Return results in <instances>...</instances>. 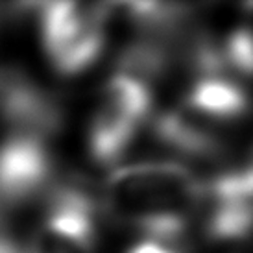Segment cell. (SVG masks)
<instances>
[{"instance_id":"cell-6","label":"cell","mask_w":253,"mask_h":253,"mask_svg":"<svg viewBox=\"0 0 253 253\" xmlns=\"http://www.w3.org/2000/svg\"><path fill=\"white\" fill-rule=\"evenodd\" d=\"M198 218L204 235L214 242H239L252 233L253 172L250 165L225 170L202 181Z\"/></svg>"},{"instance_id":"cell-7","label":"cell","mask_w":253,"mask_h":253,"mask_svg":"<svg viewBox=\"0 0 253 253\" xmlns=\"http://www.w3.org/2000/svg\"><path fill=\"white\" fill-rule=\"evenodd\" d=\"M218 56L224 71L248 78L252 74V30L250 26L233 28L218 42Z\"/></svg>"},{"instance_id":"cell-4","label":"cell","mask_w":253,"mask_h":253,"mask_svg":"<svg viewBox=\"0 0 253 253\" xmlns=\"http://www.w3.org/2000/svg\"><path fill=\"white\" fill-rule=\"evenodd\" d=\"M56 161L50 139L36 133L0 135V229L54 189Z\"/></svg>"},{"instance_id":"cell-9","label":"cell","mask_w":253,"mask_h":253,"mask_svg":"<svg viewBox=\"0 0 253 253\" xmlns=\"http://www.w3.org/2000/svg\"><path fill=\"white\" fill-rule=\"evenodd\" d=\"M0 21H2V6H0Z\"/></svg>"},{"instance_id":"cell-5","label":"cell","mask_w":253,"mask_h":253,"mask_svg":"<svg viewBox=\"0 0 253 253\" xmlns=\"http://www.w3.org/2000/svg\"><path fill=\"white\" fill-rule=\"evenodd\" d=\"M96 207L76 185L54 187L44 198L26 253H96Z\"/></svg>"},{"instance_id":"cell-8","label":"cell","mask_w":253,"mask_h":253,"mask_svg":"<svg viewBox=\"0 0 253 253\" xmlns=\"http://www.w3.org/2000/svg\"><path fill=\"white\" fill-rule=\"evenodd\" d=\"M126 253H185L176 244H167V242H159V240H139L137 244L129 246Z\"/></svg>"},{"instance_id":"cell-1","label":"cell","mask_w":253,"mask_h":253,"mask_svg":"<svg viewBox=\"0 0 253 253\" xmlns=\"http://www.w3.org/2000/svg\"><path fill=\"white\" fill-rule=\"evenodd\" d=\"M202 181L176 161L115 169L104 185V209L148 240L179 246L198 218Z\"/></svg>"},{"instance_id":"cell-2","label":"cell","mask_w":253,"mask_h":253,"mask_svg":"<svg viewBox=\"0 0 253 253\" xmlns=\"http://www.w3.org/2000/svg\"><path fill=\"white\" fill-rule=\"evenodd\" d=\"M36 9L42 48L57 74L78 76L98 61L107 41V4L46 2Z\"/></svg>"},{"instance_id":"cell-3","label":"cell","mask_w":253,"mask_h":253,"mask_svg":"<svg viewBox=\"0 0 253 253\" xmlns=\"http://www.w3.org/2000/svg\"><path fill=\"white\" fill-rule=\"evenodd\" d=\"M150 111V85L131 74H113L100 89L87 131V144L94 163L113 165L119 161L148 122Z\"/></svg>"}]
</instances>
